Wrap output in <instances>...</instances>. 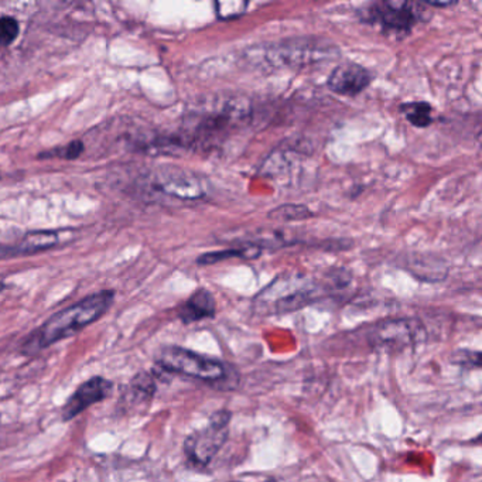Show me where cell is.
Wrapping results in <instances>:
<instances>
[{"label": "cell", "instance_id": "cell-1", "mask_svg": "<svg viewBox=\"0 0 482 482\" xmlns=\"http://www.w3.org/2000/svg\"><path fill=\"white\" fill-rule=\"evenodd\" d=\"M251 105L241 97L222 95L204 103L187 118L186 144L214 146L249 121Z\"/></svg>", "mask_w": 482, "mask_h": 482}, {"label": "cell", "instance_id": "cell-2", "mask_svg": "<svg viewBox=\"0 0 482 482\" xmlns=\"http://www.w3.org/2000/svg\"><path fill=\"white\" fill-rule=\"evenodd\" d=\"M113 300H115V292L102 290L87 295L81 302L59 311L31 336L30 341L26 342V348L36 352L53 346L61 339L75 336L84 330L85 327L100 320L111 308Z\"/></svg>", "mask_w": 482, "mask_h": 482}, {"label": "cell", "instance_id": "cell-3", "mask_svg": "<svg viewBox=\"0 0 482 482\" xmlns=\"http://www.w3.org/2000/svg\"><path fill=\"white\" fill-rule=\"evenodd\" d=\"M427 7L423 2H406V0H383L367 5L364 9L358 10L362 22L377 26L385 35H411L412 30L424 20Z\"/></svg>", "mask_w": 482, "mask_h": 482}, {"label": "cell", "instance_id": "cell-4", "mask_svg": "<svg viewBox=\"0 0 482 482\" xmlns=\"http://www.w3.org/2000/svg\"><path fill=\"white\" fill-rule=\"evenodd\" d=\"M157 364L163 370L194 380L218 382L227 377V365L218 359L202 357L190 349L168 347L160 352Z\"/></svg>", "mask_w": 482, "mask_h": 482}, {"label": "cell", "instance_id": "cell-5", "mask_svg": "<svg viewBox=\"0 0 482 482\" xmlns=\"http://www.w3.org/2000/svg\"><path fill=\"white\" fill-rule=\"evenodd\" d=\"M230 413L220 411L212 414L204 429L188 435L184 443V451L188 460L197 466H207L218 455L228 439Z\"/></svg>", "mask_w": 482, "mask_h": 482}, {"label": "cell", "instance_id": "cell-6", "mask_svg": "<svg viewBox=\"0 0 482 482\" xmlns=\"http://www.w3.org/2000/svg\"><path fill=\"white\" fill-rule=\"evenodd\" d=\"M337 53L338 50L333 44L315 38H292L272 46L266 59L277 67H303L333 59Z\"/></svg>", "mask_w": 482, "mask_h": 482}, {"label": "cell", "instance_id": "cell-7", "mask_svg": "<svg viewBox=\"0 0 482 482\" xmlns=\"http://www.w3.org/2000/svg\"><path fill=\"white\" fill-rule=\"evenodd\" d=\"M424 337L426 331L419 320L396 318L378 324L370 333V341L378 349L402 351L423 341Z\"/></svg>", "mask_w": 482, "mask_h": 482}, {"label": "cell", "instance_id": "cell-8", "mask_svg": "<svg viewBox=\"0 0 482 482\" xmlns=\"http://www.w3.org/2000/svg\"><path fill=\"white\" fill-rule=\"evenodd\" d=\"M315 293L316 290L305 284H295V282L282 277L259 293L255 305L259 313H287L303 307Z\"/></svg>", "mask_w": 482, "mask_h": 482}, {"label": "cell", "instance_id": "cell-9", "mask_svg": "<svg viewBox=\"0 0 482 482\" xmlns=\"http://www.w3.org/2000/svg\"><path fill=\"white\" fill-rule=\"evenodd\" d=\"M152 186L165 196L187 201L202 198L207 194L206 181L193 171L175 166L157 168L152 177Z\"/></svg>", "mask_w": 482, "mask_h": 482}, {"label": "cell", "instance_id": "cell-10", "mask_svg": "<svg viewBox=\"0 0 482 482\" xmlns=\"http://www.w3.org/2000/svg\"><path fill=\"white\" fill-rule=\"evenodd\" d=\"M113 383L102 377H95L82 383L62 408V419L71 420L92 404L102 402L112 392Z\"/></svg>", "mask_w": 482, "mask_h": 482}, {"label": "cell", "instance_id": "cell-11", "mask_svg": "<svg viewBox=\"0 0 482 482\" xmlns=\"http://www.w3.org/2000/svg\"><path fill=\"white\" fill-rule=\"evenodd\" d=\"M370 81L372 77L367 69L358 66L355 62H346L331 72L327 85L334 93L342 97H357L368 88Z\"/></svg>", "mask_w": 482, "mask_h": 482}, {"label": "cell", "instance_id": "cell-12", "mask_svg": "<svg viewBox=\"0 0 482 482\" xmlns=\"http://www.w3.org/2000/svg\"><path fill=\"white\" fill-rule=\"evenodd\" d=\"M61 232L59 230H35L23 235L17 242L2 246V258H17V256L36 255L50 251L61 242Z\"/></svg>", "mask_w": 482, "mask_h": 482}, {"label": "cell", "instance_id": "cell-13", "mask_svg": "<svg viewBox=\"0 0 482 482\" xmlns=\"http://www.w3.org/2000/svg\"><path fill=\"white\" fill-rule=\"evenodd\" d=\"M217 305H215L214 295L207 289H199L181 305L178 310V318L184 324L197 323L204 318H212L215 316Z\"/></svg>", "mask_w": 482, "mask_h": 482}, {"label": "cell", "instance_id": "cell-14", "mask_svg": "<svg viewBox=\"0 0 482 482\" xmlns=\"http://www.w3.org/2000/svg\"><path fill=\"white\" fill-rule=\"evenodd\" d=\"M262 253L261 246L255 243H249V245L242 246L237 249H224V251H218V252L204 253L197 259L198 264H214L218 262L227 261L230 258H242V259H255Z\"/></svg>", "mask_w": 482, "mask_h": 482}, {"label": "cell", "instance_id": "cell-15", "mask_svg": "<svg viewBox=\"0 0 482 482\" xmlns=\"http://www.w3.org/2000/svg\"><path fill=\"white\" fill-rule=\"evenodd\" d=\"M401 112L403 113L404 118L408 119L409 123L413 124L414 128H429L433 123L432 105L424 101L403 103L401 106Z\"/></svg>", "mask_w": 482, "mask_h": 482}, {"label": "cell", "instance_id": "cell-16", "mask_svg": "<svg viewBox=\"0 0 482 482\" xmlns=\"http://www.w3.org/2000/svg\"><path fill=\"white\" fill-rule=\"evenodd\" d=\"M155 386L152 378L146 373H140L132 380L131 388H129V395L132 396V401H136V403H146L155 395Z\"/></svg>", "mask_w": 482, "mask_h": 482}, {"label": "cell", "instance_id": "cell-17", "mask_svg": "<svg viewBox=\"0 0 482 482\" xmlns=\"http://www.w3.org/2000/svg\"><path fill=\"white\" fill-rule=\"evenodd\" d=\"M248 2L242 0H225V2H215L214 7L218 17L222 20L235 19L238 16L246 12Z\"/></svg>", "mask_w": 482, "mask_h": 482}, {"label": "cell", "instance_id": "cell-18", "mask_svg": "<svg viewBox=\"0 0 482 482\" xmlns=\"http://www.w3.org/2000/svg\"><path fill=\"white\" fill-rule=\"evenodd\" d=\"M85 146L82 140H72L71 144L66 146L59 147V149L50 150V152L43 153L40 157H59L64 160H75L84 153Z\"/></svg>", "mask_w": 482, "mask_h": 482}, {"label": "cell", "instance_id": "cell-19", "mask_svg": "<svg viewBox=\"0 0 482 482\" xmlns=\"http://www.w3.org/2000/svg\"><path fill=\"white\" fill-rule=\"evenodd\" d=\"M19 22L12 16H2L0 19V41L2 46L7 47L15 43L16 38L19 37Z\"/></svg>", "mask_w": 482, "mask_h": 482}, {"label": "cell", "instance_id": "cell-20", "mask_svg": "<svg viewBox=\"0 0 482 482\" xmlns=\"http://www.w3.org/2000/svg\"><path fill=\"white\" fill-rule=\"evenodd\" d=\"M271 217L293 221V220H305V218L311 217V212L305 206H284L271 212Z\"/></svg>", "mask_w": 482, "mask_h": 482}, {"label": "cell", "instance_id": "cell-21", "mask_svg": "<svg viewBox=\"0 0 482 482\" xmlns=\"http://www.w3.org/2000/svg\"><path fill=\"white\" fill-rule=\"evenodd\" d=\"M457 361L466 364L482 365V352H460Z\"/></svg>", "mask_w": 482, "mask_h": 482}, {"label": "cell", "instance_id": "cell-22", "mask_svg": "<svg viewBox=\"0 0 482 482\" xmlns=\"http://www.w3.org/2000/svg\"><path fill=\"white\" fill-rule=\"evenodd\" d=\"M427 7H450L457 5V2H423Z\"/></svg>", "mask_w": 482, "mask_h": 482}, {"label": "cell", "instance_id": "cell-23", "mask_svg": "<svg viewBox=\"0 0 482 482\" xmlns=\"http://www.w3.org/2000/svg\"><path fill=\"white\" fill-rule=\"evenodd\" d=\"M477 442L482 443V434L478 435V439H477Z\"/></svg>", "mask_w": 482, "mask_h": 482}, {"label": "cell", "instance_id": "cell-24", "mask_svg": "<svg viewBox=\"0 0 482 482\" xmlns=\"http://www.w3.org/2000/svg\"><path fill=\"white\" fill-rule=\"evenodd\" d=\"M479 142H481V144H482V132H481V134H479Z\"/></svg>", "mask_w": 482, "mask_h": 482}]
</instances>
